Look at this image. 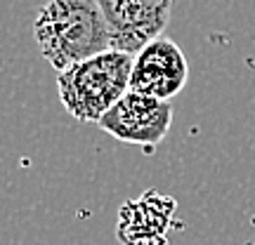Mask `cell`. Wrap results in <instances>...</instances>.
I'll use <instances>...</instances> for the list:
<instances>
[{"label":"cell","mask_w":255,"mask_h":245,"mask_svg":"<svg viewBox=\"0 0 255 245\" xmlns=\"http://www.w3.org/2000/svg\"><path fill=\"white\" fill-rule=\"evenodd\" d=\"M132 59V55L109 50L57 73V92L66 113L81 123H100L130 92Z\"/></svg>","instance_id":"obj_2"},{"label":"cell","mask_w":255,"mask_h":245,"mask_svg":"<svg viewBox=\"0 0 255 245\" xmlns=\"http://www.w3.org/2000/svg\"><path fill=\"white\" fill-rule=\"evenodd\" d=\"M33 36L57 73L111 50V31L97 0H50L38 12Z\"/></svg>","instance_id":"obj_1"},{"label":"cell","mask_w":255,"mask_h":245,"mask_svg":"<svg viewBox=\"0 0 255 245\" xmlns=\"http://www.w3.org/2000/svg\"><path fill=\"white\" fill-rule=\"evenodd\" d=\"M111 31V50L135 57L161 38L170 21L173 0H97Z\"/></svg>","instance_id":"obj_4"},{"label":"cell","mask_w":255,"mask_h":245,"mask_svg":"<svg viewBox=\"0 0 255 245\" xmlns=\"http://www.w3.org/2000/svg\"><path fill=\"white\" fill-rule=\"evenodd\" d=\"M189 81V62L180 45L170 38H156L132 59L130 90L170 101Z\"/></svg>","instance_id":"obj_5"},{"label":"cell","mask_w":255,"mask_h":245,"mask_svg":"<svg viewBox=\"0 0 255 245\" xmlns=\"http://www.w3.org/2000/svg\"><path fill=\"white\" fill-rule=\"evenodd\" d=\"M170 123H173L170 101L130 90L104 113V118L97 125L123 144L142 146L144 154H154V149L168 135Z\"/></svg>","instance_id":"obj_3"},{"label":"cell","mask_w":255,"mask_h":245,"mask_svg":"<svg viewBox=\"0 0 255 245\" xmlns=\"http://www.w3.org/2000/svg\"><path fill=\"white\" fill-rule=\"evenodd\" d=\"M177 200L158 189L126 200L116 217V238L121 245H170Z\"/></svg>","instance_id":"obj_6"}]
</instances>
